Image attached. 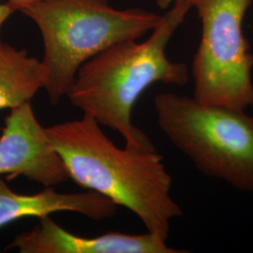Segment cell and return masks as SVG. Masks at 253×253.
I'll return each mask as SVG.
<instances>
[{"label": "cell", "instance_id": "cell-1", "mask_svg": "<svg viewBox=\"0 0 253 253\" xmlns=\"http://www.w3.org/2000/svg\"><path fill=\"white\" fill-rule=\"evenodd\" d=\"M191 9L188 0H173L160 24L143 42H120L82 65L67 94L74 107L100 126L119 132L127 148L155 151L147 135L131 120L136 101L156 83L185 85L186 64L170 60L166 48Z\"/></svg>", "mask_w": 253, "mask_h": 253}, {"label": "cell", "instance_id": "cell-2", "mask_svg": "<svg viewBox=\"0 0 253 253\" xmlns=\"http://www.w3.org/2000/svg\"><path fill=\"white\" fill-rule=\"evenodd\" d=\"M46 131L70 179L130 210L148 233L168 239L172 219L183 211L172 199V177L157 150L119 148L85 114Z\"/></svg>", "mask_w": 253, "mask_h": 253}, {"label": "cell", "instance_id": "cell-3", "mask_svg": "<svg viewBox=\"0 0 253 253\" xmlns=\"http://www.w3.org/2000/svg\"><path fill=\"white\" fill-rule=\"evenodd\" d=\"M22 12L42 37L43 89L52 104L67 97L83 64L110 46L144 36L163 17L145 9H116L108 0H42Z\"/></svg>", "mask_w": 253, "mask_h": 253}, {"label": "cell", "instance_id": "cell-4", "mask_svg": "<svg viewBox=\"0 0 253 253\" xmlns=\"http://www.w3.org/2000/svg\"><path fill=\"white\" fill-rule=\"evenodd\" d=\"M154 108L161 130L199 172L253 192V115L170 92L157 95Z\"/></svg>", "mask_w": 253, "mask_h": 253}, {"label": "cell", "instance_id": "cell-5", "mask_svg": "<svg viewBox=\"0 0 253 253\" xmlns=\"http://www.w3.org/2000/svg\"><path fill=\"white\" fill-rule=\"evenodd\" d=\"M202 22V37L191 74L193 99L206 105L236 109L253 102V54L243 20L253 0H188Z\"/></svg>", "mask_w": 253, "mask_h": 253}, {"label": "cell", "instance_id": "cell-6", "mask_svg": "<svg viewBox=\"0 0 253 253\" xmlns=\"http://www.w3.org/2000/svg\"><path fill=\"white\" fill-rule=\"evenodd\" d=\"M22 175L43 187L70 180L46 127L39 122L31 101L10 109L0 136V176Z\"/></svg>", "mask_w": 253, "mask_h": 253}, {"label": "cell", "instance_id": "cell-7", "mask_svg": "<svg viewBox=\"0 0 253 253\" xmlns=\"http://www.w3.org/2000/svg\"><path fill=\"white\" fill-rule=\"evenodd\" d=\"M32 230L16 235L6 250L20 253H187L170 248L166 241L146 232L143 235L107 233L96 237L73 235L50 216L39 218Z\"/></svg>", "mask_w": 253, "mask_h": 253}, {"label": "cell", "instance_id": "cell-8", "mask_svg": "<svg viewBox=\"0 0 253 253\" xmlns=\"http://www.w3.org/2000/svg\"><path fill=\"white\" fill-rule=\"evenodd\" d=\"M118 205L92 190L62 193L52 187L35 194H20L0 176V228L27 217H41L59 212H74L100 221L114 217Z\"/></svg>", "mask_w": 253, "mask_h": 253}, {"label": "cell", "instance_id": "cell-9", "mask_svg": "<svg viewBox=\"0 0 253 253\" xmlns=\"http://www.w3.org/2000/svg\"><path fill=\"white\" fill-rule=\"evenodd\" d=\"M44 82L41 60L0 40V110L30 102Z\"/></svg>", "mask_w": 253, "mask_h": 253}, {"label": "cell", "instance_id": "cell-10", "mask_svg": "<svg viewBox=\"0 0 253 253\" xmlns=\"http://www.w3.org/2000/svg\"><path fill=\"white\" fill-rule=\"evenodd\" d=\"M40 1H42V0H8L7 3L14 11L16 10L22 11L23 9H26L31 5H34Z\"/></svg>", "mask_w": 253, "mask_h": 253}, {"label": "cell", "instance_id": "cell-11", "mask_svg": "<svg viewBox=\"0 0 253 253\" xmlns=\"http://www.w3.org/2000/svg\"><path fill=\"white\" fill-rule=\"evenodd\" d=\"M14 12V10L11 9V7L9 6V4L0 3V30L1 27L4 25V23L7 21V19L9 18V16Z\"/></svg>", "mask_w": 253, "mask_h": 253}, {"label": "cell", "instance_id": "cell-12", "mask_svg": "<svg viewBox=\"0 0 253 253\" xmlns=\"http://www.w3.org/2000/svg\"><path fill=\"white\" fill-rule=\"evenodd\" d=\"M156 4L161 8V9H168L173 2V0H154Z\"/></svg>", "mask_w": 253, "mask_h": 253}, {"label": "cell", "instance_id": "cell-13", "mask_svg": "<svg viewBox=\"0 0 253 253\" xmlns=\"http://www.w3.org/2000/svg\"><path fill=\"white\" fill-rule=\"evenodd\" d=\"M251 107H252V109H253V104H252V105H251Z\"/></svg>", "mask_w": 253, "mask_h": 253}]
</instances>
